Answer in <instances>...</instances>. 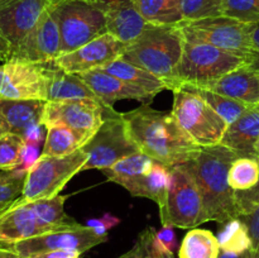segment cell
Returning <instances> with one entry per match:
<instances>
[{"label":"cell","mask_w":259,"mask_h":258,"mask_svg":"<svg viewBox=\"0 0 259 258\" xmlns=\"http://www.w3.org/2000/svg\"><path fill=\"white\" fill-rule=\"evenodd\" d=\"M123 116L138 148L158 163L180 166L201 149L179 125L171 111H159L143 104L123 113Z\"/></svg>","instance_id":"cell-1"},{"label":"cell","mask_w":259,"mask_h":258,"mask_svg":"<svg viewBox=\"0 0 259 258\" xmlns=\"http://www.w3.org/2000/svg\"><path fill=\"white\" fill-rule=\"evenodd\" d=\"M238 157L228 147L217 144L201 147L189 162L184 163L199 186L209 222L223 224L239 218L234 191L230 189L228 180L230 166Z\"/></svg>","instance_id":"cell-2"},{"label":"cell","mask_w":259,"mask_h":258,"mask_svg":"<svg viewBox=\"0 0 259 258\" xmlns=\"http://www.w3.org/2000/svg\"><path fill=\"white\" fill-rule=\"evenodd\" d=\"M185 38L180 25L148 24L126 45L121 58L162 78L169 88L184 52Z\"/></svg>","instance_id":"cell-3"},{"label":"cell","mask_w":259,"mask_h":258,"mask_svg":"<svg viewBox=\"0 0 259 258\" xmlns=\"http://www.w3.org/2000/svg\"><path fill=\"white\" fill-rule=\"evenodd\" d=\"M244 65L243 58L214 46L185 40L184 52L168 90L184 85L205 86Z\"/></svg>","instance_id":"cell-4"},{"label":"cell","mask_w":259,"mask_h":258,"mask_svg":"<svg viewBox=\"0 0 259 258\" xmlns=\"http://www.w3.org/2000/svg\"><path fill=\"white\" fill-rule=\"evenodd\" d=\"M50 9L60 29L61 55L108 33L105 14L88 0H55Z\"/></svg>","instance_id":"cell-5"},{"label":"cell","mask_w":259,"mask_h":258,"mask_svg":"<svg viewBox=\"0 0 259 258\" xmlns=\"http://www.w3.org/2000/svg\"><path fill=\"white\" fill-rule=\"evenodd\" d=\"M82 149L88 154V161L83 164L82 171H103L120 159L141 151L129 133L123 113H118L109 106L104 109L103 124Z\"/></svg>","instance_id":"cell-6"},{"label":"cell","mask_w":259,"mask_h":258,"mask_svg":"<svg viewBox=\"0 0 259 258\" xmlns=\"http://www.w3.org/2000/svg\"><path fill=\"white\" fill-rule=\"evenodd\" d=\"M86 161L88 154L82 148L63 157L40 156L27 172L22 197L17 204L56 197L76 174L82 171Z\"/></svg>","instance_id":"cell-7"},{"label":"cell","mask_w":259,"mask_h":258,"mask_svg":"<svg viewBox=\"0 0 259 258\" xmlns=\"http://www.w3.org/2000/svg\"><path fill=\"white\" fill-rule=\"evenodd\" d=\"M171 113L179 125L199 147L222 143L228 123L197 94L182 88L174 90Z\"/></svg>","instance_id":"cell-8"},{"label":"cell","mask_w":259,"mask_h":258,"mask_svg":"<svg viewBox=\"0 0 259 258\" xmlns=\"http://www.w3.org/2000/svg\"><path fill=\"white\" fill-rule=\"evenodd\" d=\"M159 218L162 225L182 229H194L197 225L209 222L199 186L184 164L171 168L167 204L163 211L159 212Z\"/></svg>","instance_id":"cell-9"},{"label":"cell","mask_w":259,"mask_h":258,"mask_svg":"<svg viewBox=\"0 0 259 258\" xmlns=\"http://www.w3.org/2000/svg\"><path fill=\"white\" fill-rule=\"evenodd\" d=\"M185 40L207 43L247 61L250 53L249 24L233 18L214 17L180 23Z\"/></svg>","instance_id":"cell-10"},{"label":"cell","mask_w":259,"mask_h":258,"mask_svg":"<svg viewBox=\"0 0 259 258\" xmlns=\"http://www.w3.org/2000/svg\"><path fill=\"white\" fill-rule=\"evenodd\" d=\"M47 65L10 60L0 63V99L47 101Z\"/></svg>","instance_id":"cell-11"},{"label":"cell","mask_w":259,"mask_h":258,"mask_svg":"<svg viewBox=\"0 0 259 258\" xmlns=\"http://www.w3.org/2000/svg\"><path fill=\"white\" fill-rule=\"evenodd\" d=\"M108 235H99L88 225H76L68 229L46 233L29 239L20 240L7 245L17 253L18 258H27L33 254L52 252V250H77L81 254L96 245L105 243Z\"/></svg>","instance_id":"cell-12"},{"label":"cell","mask_w":259,"mask_h":258,"mask_svg":"<svg viewBox=\"0 0 259 258\" xmlns=\"http://www.w3.org/2000/svg\"><path fill=\"white\" fill-rule=\"evenodd\" d=\"M104 109L105 105L95 100L47 101L42 124L46 128L65 125L89 141L103 124Z\"/></svg>","instance_id":"cell-13"},{"label":"cell","mask_w":259,"mask_h":258,"mask_svg":"<svg viewBox=\"0 0 259 258\" xmlns=\"http://www.w3.org/2000/svg\"><path fill=\"white\" fill-rule=\"evenodd\" d=\"M125 48L126 43L119 40L110 33H105L72 52L58 56L52 63L68 73L99 70L121 57Z\"/></svg>","instance_id":"cell-14"},{"label":"cell","mask_w":259,"mask_h":258,"mask_svg":"<svg viewBox=\"0 0 259 258\" xmlns=\"http://www.w3.org/2000/svg\"><path fill=\"white\" fill-rule=\"evenodd\" d=\"M58 56H61L60 29L48 8L32 32L12 51L10 58L47 65Z\"/></svg>","instance_id":"cell-15"},{"label":"cell","mask_w":259,"mask_h":258,"mask_svg":"<svg viewBox=\"0 0 259 258\" xmlns=\"http://www.w3.org/2000/svg\"><path fill=\"white\" fill-rule=\"evenodd\" d=\"M53 2L4 0L0 3V34L12 45V51L32 32Z\"/></svg>","instance_id":"cell-16"},{"label":"cell","mask_w":259,"mask_h":258,"mask_svg":"<svg viewBox=\"0 0 259 258\" xmlns=\"http://www.w3.org/2000/svg\"><path fill=\"white\" fill-rule=\"evenodd\" d=\"M57 232L46 224L34 201L17 204L0 215V245H10L46 233Z\"/></svg>","instance_id":"cell-17"},{"label":"cell","mask_w":259,"mask_h":258,"mask_svg":"<svg viewBox=\"0 0 259 258\" xmlns=\"http://www.w3.org/2000/svg\"><path fill=\"white\" fill-rule=\"evenodd\" d=\"M103 10L108 33L124 43H131L148 24L137 10L134 0H88Z\"/></svg>","instance_id":"cell-18"},{"label":"cell","mask_w":259,"mask_h":258,"mask_svg":"<svg viewBox=\"0 0 259 258\" xmlns=\"http://www.w3.org/2000/svg\"><path fill=\"white\" fill-rule=\"evenodd\" d=\"M78 77L86 82L94 94L100 99L105 106L113 108L119 100H152L156 95L148 93L144 89L131 85L103 70H90L77 73Z\"/></svg>","instance_id":"cell-19"},{"label":"cell","mask_w":259,"mask_h":258,"mask_svg":"<svg viewBox=\"0 0 259 258\" xmlns=\"http://www.w3.org/2000/svg\"><path fill=\"white\" fill-rule=\"evenodd\" d=\"M199 88L207 89L254 108L259 103V73L245 65Z\"/></svg>","instance_id":"cell-20"},{"label":"cell","mask_w":259,"mask_h":258,"mask_svg":"<svg viewBox=\"0 0 259 258\" xmlns=\"http://www.w3.org/2000/svg\"><path fill=\"white\" fill-rule=\"evenodd\" d=\"M171 168L164 164L154 162L151 171L146 175L128 180L120 186L128 190L132 196L147 197L153 200L159 207V212L163 211L167 204L169 185H171Z\"/></svg>","instance_id":"cell-21"},{"label":"cell","mask_w":259,"mask_h":258,"mask_svg":"<svg viewBox=\"0 0 259 258\" xmlns=\"http://www.w3.org/2000/svg\"><path fill=\"white\" fill-rule=\"evenodd\" d=\"M259 139V110L250 108L234 123L229 124L222 143L239 157H257L255 144Z\"/></svg>","instance_id":"cell-22"},{"label":"cell","mask_w":259,"mask_h":258,"mask_svg":"<svg viewBox=\"0 0 259 258\" xmlns=\"http://www.w3.org/2000/svg\"><path fill=\"white\" fill-rule=\"evenodd\" d=\"M46 105V100L0 99V115L9 126L10 133L18 134L23 138L30 128L42 124Z\"/></svg>","instance_id":"cell-23"},{"label":"cell","mask_w":259,"mask_h":258,"mask_svg":"<svg viewBox=\"0 0 259 258\" xmlns=\"http://www.w3.org/2000/svg\"><path fill=\"white\" fill-rule=\"evenodd\" d=\"M47 101H100L85 81L78 77L77 73L65 72L51 62L47 63Z\"/></svg>","instance_id":"cell-24"},{"label":"cell","mask_w":259,"mask_h":258,"mask_svg":"<svg viewBox=\"0 0 259 258\" xmlns=\"http://www.w3.org/2000/svg\"><path fill=\"white\" fill-rule=\"evenodd\" d=\"M99 70H103L131 85L137 86V88L144 89L148 93L157 95L161 91L168 90L166 82L162 78L157 77L156 75L151 73L149 71L139 67V66L133 65L128 61L123 60L121 57L116 58L113 62H109L108 65L103 66Z\"/></svg>","instance_id":"cell-25"},{"label":"cell","mask_w":259,"mask_h":258,"mask_svg":"<svg viewBox=\"0 0 259 258\" xmlns=\"http://www.w3.org/2000/svg\"><path fill=\"white\" fill-rule=\"evenodd\" d=\"M147 24L177 25L184 22L179 0H134Z\"/></svg>","instance_id":"cell-26"},{"label":"cell","mask_w":259,"mask_h":258,"mask_svg":"<svg viewBox=\"0 0 259 258\" xmlns=\"http://www.w3.org/2000/svg\"><path fill=\"white\" fill-rule=\"evenodd\" d=\"M88 139L65 125H51L47 128L45 146L40 156L63 157L82 148Z\"/></svg>","instance_id":"cell-27"},{"label":"cell","mask_w":259,"mask_h":258,"mask_svg":"<svg viewBox=\"0 0 259 258\" xmlns=\"http://www.w3.org/2000/svg\"><path fill=\"white\" fill-rule=\"evenodd\" d=\"M219 254L217 235L199 228L189 230L179 248V258H219Z\"/></svg>","instance_id":"cell-28"},{"label":"cell","mask_w":259,"mask_h":258,"mask_svg":"<svg viewBox=\"0 0 259 258\" xmlns=\"http://www.w3.org/2000/svg\"><path fill=\"white\" fill-rule=\"evenodd\" d=\"M154 159L142 151L120 159L109 168L103 169V174L109 181L121 185L128 180L136 179L142 175L148 174L154 164Z\"/></svg>","instance_id":"cell-29"},{"label":"cell","mask_w":259,"mask_h":258,"mask_svg":"<svg viewBox=\"0 0 259 258\" xmlns=\"http://www.w3.org/2000/svg\"><path fill=\"white\" fill-rule=\"evenodd\" d=\"M219 242L220 250L229 253H242L252 249V239L247 225L243 223L240 218L225 222L220 225L219 233L217 235Z\"/></svg>","instance_id":"cell-30"},{"label":"cell","mask_w":259,"mask_h":258,"mask_svg":"<svg viewBox=\"0 0 259 258\" xmlns=\"http://www.w3.org/2000/svg\"><path fill=\"white\" fill-rule=\"evenodd\" d=\"M182 89H186V90L191 91V93L197 94L199 96H201L223 119L228 123V125L232 123H234L237 119H239L243 114L247 110H249L250 108H254V106H249L247 104L242 103V101L234 100V99L227 98V96H223L220 94L214 93V91H210L207 89L199 88V86H190L185 85L181 86Z\"/></svg>","instance_id":"cell-31"},{"label":"cell","mask_w":259,"mask_h":258,"mask_svg":"<svg viewBox=\"0 0 259 258\" xmlns=\"http://www.w3.org/2000/svg\"><path fill=\"white\" fill-rule=\"evenodd\" d=\"M229 186L233 191H245L257 185L259 180V158L238 157L228 174Z\"/></svg>","instance_id":"cell-32"},{"label":"cell","mask_w":259,"mask_h":258,"mask_svg":"<svg viewBox=\"0 0 259 258\" xmlns=\"http://www.w3.org/2000/svg\"><path fill=\"white\" fill-rule=\"evenodd\" d=\"M27 172L19 168L0 171V215L12 209L22 197Z\"/></svg>","instance_id":"cell-33"},{"label":"cell","mask_w":259,"mask_h":258,"mask_svg":"<svg viewBox=\"0 0 259 258\" xmlns=\"http://www.w3.org/2000/svg\"><path fill=\"white\" fill-rule=\"evenodd\" d=\"M156 233L154 228H146L138 234L133 247L116 258H175L172 253L159 244Z\"/></svg>","instance_id":"cell-34"},{"label":"cell","mask_w":259,"mask_h":258,"mask_svg":"<svg viewBox=\"0 0 259 258\" xmlns=\"http://www.w3.org/2000/svg\"><path fill=\"white\" fill-rule=\"evenodd\" d=\"M24 139L14 133L0 137V171H12L18 168L22 162Z\"/></svg>","instance_id":"cell-35"},{"label":"cell","mask_w":259,"mask_h":258,"mask_svg":"<svg viewBox=\"0 0 259 258\" xmlns=\"http://www.w3.org/2000/svg\"><path fill=\"white\" fill-rule=\"evenodd\" d=\"M184 22L223 15V0H179Z\"/></svg>","instance_id":"cell-36"},{"label":"cell","mask_w":259,"mask_h":258,"mask_svg":"<svg viewBox=\"0 0 259 258\" xmlns=\"http://www.w3.org/2000/svg\"><path fill=\"white\" fill-rule=\"evenodd\" d=\"M222 13L245 24L259 23V0H223Z\"/></svg>","instance_id":"cell-37"},{"label":"cell","mask_w":259,"mask_h":258,"mask_svg":"<svg viewBox=\"0 0 259 258\" xmlns=\"http://www.w3.org/2000/svg\"><path fill=\"white\" fill-rule=\"evenodd\" d=\"M234 200L239 217L247 215L250 211H253L259 204V180L257 185L252 189L245 190V191H235Z\"/></svg>","instance_id":"cell-38"},{"label":"cell","mask_w":259,"mask_h":258,"mask_svg":"<svg viewBox=\"0 0 259 258\" xmlns=\"http://www.w3.org/2000/svg\"><path fill=\"white\" fill-rule=\"evenodd\" d=\"M248 228L250 239H252V252L259 257V204L249 214L239 217Z\"/></svg>","instance_id":"cell-39"},{"label":"cell","mask_w":259,"mask_h":258,"mask_svg":"<svg viewBox=\"0 0 259 258\" xmlns=\"http://www.w3.org/2000/svg\"><path fill=\"white\" fill-rule=\"evenodd\" d=\"M250 53L245 61V66L250 70L259 72V23L249 24Z\"/></svg>","instance_id":"cell-40"},{"label":"cell","mask_w":259,"mask_h":258,"mask_svg":"<svg viewBox=\"0 0 259 258\" xmlns=\"http://www.w3.org/2000/svg\"><path fill=\"white\" fill-rule=\"evenodd\" d=\"M120 223V219L111 214H105L101 218H96V219H89L86 225L98 233L99 235H108V230L114 228Z\"/></svg>","instance_id":"cell-41"},{"label":"cell","mask_w":259,"mask_h":258,"mask_svg":"<svg viewBox=\"0 0 259 258\" xmlns=\"http://www.w3.org/2000/svg\"><path fill=\"white\" fill-rule=\"evenodd\" d=\"M174 228L175 227H172V225H162L161 230H158V232L156 233L157 240L159 242V244H161L167 252L172 253V254H174L177 245V239Z\"/></svg>","instance_id":"cell-42"},{"label":"cell","mask_w":259,"mask_h":258,"mask_svg":"<svg viewBox=\"0 0 259 258\" xmlns=\"http://www.w3.org/2000/svg\"><path fill=\"white\" fill-rule=\"evenodd\" d=\"M81 253L77 250H52V252L33 254L27 258H80Z\"/></svg>","instance_id":"cell-43"},{"label":"cell","mask_w":259,"mask_h":258,"mask_svg":"<svg viewBox=\"0 0 259 258\" xmlns=\"http://www.w3.org/2000/svg\"><path fill=\"white\" fill-rule=\"evenodd\" d=\"M12 55V45L0 34V58L4 61H8Z\"/></svg>","instance_id":"cell-44"},{"label":"cell","mask_w":259,"mask_h":258,"mask_svg":"<svg viewBox=\"0 0 259 258\" xmlns=\"http://www.w3.org/2000/svg\"><path fill=\"white\" fill-rule=\"evenodd\" d=\"M250 255H252L250 250H248V252H245V253H242V254H237V253H229V252H223V250H220L219 258H250Z\"/></svg>","instance_id":"cell-45"},{"label":"cell","mask_w":259,"mask_h":258,"mask_svg":"<svg viewBox=\"0 0 259 258\" xmlns=\"http://www.w3.org/2000/svg\"><path fill=\"white\" fill-rule=\"evenodd\" d=\"M0 258H18V255L7 245H0Z\"/></svg>","instance_id":"cell-46"},{"label":"cell","mask_w":259,"mask_h":258,"mask_svg":"<svg viewBox=\"0 0 259 258\" xmlns=\"http://www.w3.org/2000/svg\"><path fill=\"white\" fill-rule=\"evenodd\" d=\"M8 133H10L9 126L7 125L5 120L2 118V115H0V137L5 136V134H8Z\"/></svg>","instance_id":"cell-47"},{"label":"cell","mask_w":259,"mask_h":258,"mask_svg":"<svg viewBox=\"0 0 259 258\" xmlns=\"http://www.w3.org/2000/svg\"><path fill=\"white\" fill-rule=\"evenodd\" d=\"M255 154H257V158H259V139L257 144H255Z\"/></svg>","instance_id":"cell-48"},{"label":"cell","mask_w":259,"mask_h":258,"mask_svg":"<svg viewBox=\"0 0 259 258\" xmlns=\"http://www.w3.org/2000/svg\"><path fill=\"white\" fill-rule=\"evenodd\" d=\"M250 253H252V255H250V258H259V257H257V255L254 254V253L252 252V250H250Z\"/></svg>","instance_id":"cell-49"},{"label":"cell","mask_w":259,"mask_h":258,"mask_svg":"<svg viewBox=\"0 0 259 258\" xmlns=\"http://www.w3.org/2000/svg\"><path fill=\"white\" fill-rule=\"evenodd\" d=\"M3 62H5L4 60H2V58H0V63H3Z\"/></svg>","instance_id":"cell-50"},{"label":"cell","mask_w":259,"mask_h":258,"mask_svg":"<svg viewBox=\"0 0 259 258\" xmlns=\"http://www.w3.org/2000/svg\"><path fill=\"white\" fill-rule=\"evenodd\" d=\"M258 73H259V72H258ZM255 108H257V109H258V110H259V103H258V105H257V106H255Z\"/></svg>","instance_id":"cell-51"},{"label":"cell","mask_w":259,"mask_h":258,"mask_svg":"<svg viewBox=\"0 0 259 258\" xmlns=\"http://www.w3.org/2000/svg\"><path fill=\"white\" fill-rule=\"evenodd\" d=\"M2 2H4V0H0V3H2Z\"/></svg>","instance_id":"cell-52"}]
</instances>
